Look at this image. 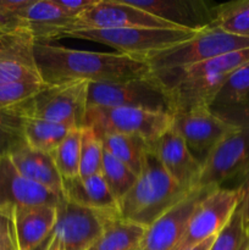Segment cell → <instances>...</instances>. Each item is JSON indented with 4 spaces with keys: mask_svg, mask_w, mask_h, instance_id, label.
<instances>
[{
    "mask_svg": "<svg viewBox=\"0 0 249 250\" xmlns=\"http://www.w3.org/2000/svg\"><path fill=\"white\" fill-rule=\"evenodd\" d=\"M146 229L136 222L111 216L105 222L99 238L88 250H138Z\"/></svg>",
    "mask_w": 249,
    "mask_h": 250,
    "instance_id": "obj_22",
    "label": "cell"
},
{
    "mask_svg": "<svg viewBox=\"0 0 249 250\" xmlns=\"http://www.w3.org/2000/svg\"><path fill=\"white\" fill-rule=\"evenodd\" d=\"M98 137L106 153L124 164L134 175H141L149 151V144L143 138L131 134L116 133L102 134Z\"/></svg>",
    "mask_w": 249,
    "mask_h": 250,
    "instance_id": "obj_23",
    "label": "cell"
},
{
    "mask_svg": "<svg viewBox=\"0 0 249 250\" xmlns=\"http://www.w3.org/2000/svg\"><path fill=\"white\" fill-rule=\"evenodd\" d=\"M44 250H59V243L58 241H56L55 237L50 236V238L48 239V242H46V246Z\"/></svg>",
    "mask_w": 249,
    "mask_h": 250,
    "instance_id": "obj_38",
    "label": "cell"
},
{
    "mask_svg": "<svg viewBox=\"0 0 249 250\" xmlns=\"http://www.w3.org/2000/svg\"><path fill=\"white\" fill-rule=\"evenodd\" d=\"M32 0H0V32L24 29V12Z\"/></svg>",
    "mask_w": 249,
    "mask_h": 250,
    "instance_id": "obj_33",
    "label": "cell"
},
{
    "mask_svg": "<svg viewBox=\"0 0 249 250\" xmlns=\"http://www.w3.org/2000/svg\"><path fill=\"white\" fill-rule=\"evenodd\" d=\"M194 190V189H193ZM192 190L178 186L148 151L143 171L133 187L119 202L121 219L136 222L145 229L182 202Z\"/></svg>",
    "mask_w": 249,
    "mask_h": 250,
    "instance_id": "obj_2",
    "label": "cell"
},
{
    "mask_svg": "<svg viewBox=\"0 0 249 250\" xmlns=\"http://www.w3.org/2000/svg\"><path fill=\"white\" fill-rule=\"evenodd\" d=\"M132 27L177 28L164 20L129 5L126 0H99L94 6L76 19L72 32Z\"/></svg>",
    "mask_w": 249,
    "mask_h": 250,
    "instance_id": "obj_12",
    "label": "cell"
},
{
    "mask_svg": "<svg viewBox=\"0 0 249 250\" xmlns=\"http://www.w3.org/2000/svg\"><path fill=\"white\" fill-rule=\"evenodd\" d=\"M198 32L181 28H111L77 31L65 38L82 39L111 46L116 53L144 60L161 50L176 45L195 36Z\"/></svg>",
    "mask_w": 249,
    "mask_h": 250,
    "instance_id": "obj_5",
    "label": "cell"
},
{
    "mask_svg": "<svg viewBox=\"0 0 249 250\" xmlns=\"http://www.w3.org/2000/svg\"><path fill=\"white\" fill-rule=\"evenodd\" d=\"M65 198L20 175L7 156L0 159V211L33 205L59 207Z\"/></svg>",
    "mask_w": 249,
    "mask_h": 250,
    "instance_id": "obj_15",
    "label": "cell"
},
{
    "mask_svg": "<svg viewBox=\"0 0 249 250\" xmlns=\"http://www.w3.org/2000/svg\"><path fill=\"white\" fill-rule=\"evenodd\" d=\"M54 4L65 15L77 19L83 12L94 6L99 0H53Z\"/></svg>",
    "mask_w": 249,
    "mask_h": 250,
    "instance_id": "obj_36",
    "label": "cell"
},
{
    "mask_svg": "<svg viewBox=\"0 0 249 250\" xmlns=\"http://www.w3.org/2000/svg\"><path fill=\"white\" fill-rule=\"evenodd\" d=\"M73 128L77 127L24 116V142L34 150L51 153Z\"/></svg>",
    "mask_w": 249,
    "mask_h": 250,
    "instance_id": "obj_24",
    "label": "cell"
},
{
    "mask_svg": "<svg viewBox=\"0 0 249 250\" xmlns=\"http://www.w3.org/2000/svg\"><path fill=\"white\" fill-rule=\"evenodd\" d=\"M246 250H249V237H248V242H247V247H246Z\"/></svg>",
    "mask_w": 249,
    "mask_h": 250,
    "instance_id": "obj_39",
    "label": "cell"
},
{
    "mask_svg": "<svg viewBox=\"0 0 249 250\" xmlns=\"http://www.w3.org/2000/svg\"><path fill=\"white\" fill-rule=\"evenodd\" d=\"M158 19L181 29L199 32L211 26L216 4L204 0H126Z\"/></svg>",
    "mask_w": 249,
    "mask_h": 250,
    "instance_id": "obj_17",
    "label": "cell"
},
{
    "mask_svg": "<svg viewBox=\"0 0 249 250\" xmlns=\"http://www.w3.org/2000/svg\"><path fill=\"white\" fill-rule=\"evenodd\" d=\"M7 158L24 178L63 197L62 178L56 170L50 153L34 150L28 146H23Z\"/></svg>",
    "mask_w": 249,
    "mask_h": 250,
    "instance_id": "obj_21",
    "label": "cell"
},
{
    "mask_svg": "<svg viewBox=\"0 0 249 250\" xmlns=\"http://www.w3.org/2000/svg\"><path fill=\"white\" fill-rule=\"evenodd\" d=\"M23 124L24 115L20 106L0 111V158L10 156L26 146Z\"/></svg>",
    "mask_w": 249,
    "mask_h": 250,
    "instance_id": "obj_27",
    "label": "cell"
},
{
    "mask_svg": "<svg viewBox=\"0 0 249 250\" xmlns=\"http://www.w3.org/2000/svg\"><path fill=\"white\" fill-rule=\"evenodd\" d=\"M129 107L172 115L170 95L153 73L112 83H89L87 109Z\"/></svg>",
    "mask_w": 249,
    "mask_h": 250,
    "instance_id": "obj_4",
    "label": "cell"
},
{
    "mask_svg": "<svg viewBox=\"0 0 249 250\" xmlns=\"http://www.w3.org/2000/svg\"><path fill=\"white\" fill-rule=\"evenodd\" d=\"M80 153L81 128H73L50 153L62 180H71L80 176Z\"/></svg>",
    "mask_w": 249,
    "mask_h": 250,
    "instance_id": "obj_28",
    "label": "cell"
},
{
    "mask_svg": "<svg viewBox=\"0 0 249 250\" xmlns=\"http://www.w3.org/2000/svg\"><path fill=\"white\" fill-rule=\"evenodd\" d=\"M149 151L155 155L178 186L187 190L197 188L203 166L192 155L173 125L158 141L149 146Z\"/></svg>",
    "mask_w": 249,
    "mask_h": 250,
    "instance_id": "obj_14",
    "label": "cell"
},
{
    "mask_svg": "<svg viewBox=\"0 0 249 250\" xmlns=\"http://www.w3.org/2000/svg\"><path fill=\"white\" fill-rule=\"evenodd\" d=\"M62 190L67 202L103 214L119 215V203L110 193L102 175L62 180Z\"/></svg>",
    "mask_w": 249,
    "mask_h": 250,
    "instance_id": "obj_20",
    "label": "cell"
},
{
    "mask_svg": "<svg viewBox=\"0 0 249 250\" xmlns=\"http://www.w3.org/2000/svg\"><path fill=\"white\" fill-rule=\"evenodd\" d=\"M36 39L26 29L0 32V84L43 82L34 58Z\"/></svg>",
    "mask_w": 249,
    "mask_h": 250,
    "instance_id": "obj_13",
    "label": "cell"
},
{
    "mask_svg": "<svg viewBox=\"0 0 249 250\" xmlns=\"http://www.w3.org/2000/svg\"><path fill=\"white\" fill-rule=\"evenodd\" d=\"M236 189L238 193V204L236 210L241 215L244 231L249 237V171L242 178Z\"/></svg>",
    "mask_w": 249,
    "mask_h": 250,
    "instance_id": "obj_35",
    "label": "cell"
},
{
    "mask_svg": "<svg viewBox=\"0 0 249 250\" xmlns=\"http://www.w3.org/2000/svg\"><path fill=\"white\" fill-rule=\"evenodd\" d=\"M56 224L50 236L55 237L59 250H88L104 229L109 217L88 208L63 200L58 208Z\"/></svg>",
    "mask_w": 249,
    "mask_h": 250,
    "instance_id": "obj_10",
    "label": "cell"
},
{
    "mask_svg": "<svg viewBox=\"0 0 249 250\" xmlns=\"http://www.w3.org/2000/svg\"><path fill=\"white\" fill-rule=\"evenodd\" d=\"M238 204L236 188H215L192 212L182 237L171 250H189L217 236L232 217Z\"/></svg>",
    "mask_w": 249,
    "mask_h": 250,
    "instance_id": "obj_9",
    "label": "cell"
},
{
    "mask_svg": "<svg viewBox=\"0 0 249 250\" xmlns=\"http://www.w3.org/2000/svg\"><path fill=\"white\" fill-rule=\"evenodd\" d=\"M76 19L63 14L53 0H32L24 12V29L36 42H49L65 38L73 31Z\"/></svg>",
    "mask_w": 249,
    "mask_h": 250,
    "instance_id": "obj_18",
    "label": "cell"
},
{
    "mask_svg": "<svg viewBox=\"0 0 249 250\" xmlns=\"http://www.w3.org/2000/svg\"><path fill=\"white\" fill-rule=\"evenodd\" d=\"M0 159H1V158H0Z\"/></svg>",
    "mask_w": 249,
    "mask_h": 250,
    "instance_id": "obj_40",
    "label": "cell"
},
{
    "mask_svg": "<svg viewBox=\"0 0 249 250\" xmlns=\"http://www.w3.org/2000/svg\"><path fill=\"white\" fill-rule=\"evenodd\" d=\"M88 85L89 83L85 81L46 85L38 94L19 106L27 117L81 128L87 111Z\"/></svg>",
    "mask_w": 249,
    "mask_h": 250,
    "instance_id": "obj_7",
    "label": "cell"
},
{
    "mask_svg": "<svg viewBox=\"0 0 249 250\" xmlns=\"http://www.w3.org/2000/svg\"><path fill=\"white\" fill-rule=\"evenodd\" d=\"M215 188H195L181 203L146 229L138 250H171L182 237L197 205Z\"/></svg>",
    "mask_w": 249,
    "mask_h": 250,
    "instance_id": "obj_16",
    "label": "cell"
},
{
    "mask_svg": "<svg viewBox=\"0 0 249 250\" xmlns=\"http://www.w3.org/2000/svg\"><path fill=\"white\" fill-rule=\"evenodd\" d=\"M56 208L53 205H33L15 210V229L20 250H37L48 242L56 224Z\"/></svg>",
    "mask_w": 249,
    "mask_h": 250,
    "instance_id": "obj_19",
    "label": "cell"
},
{
    "mask_svg": "<svg viewBox=\"0 0 249 250\" xmlns=\"http://www.w3.org/2000/svg\"><path fill=\"white\" fill-rule=\"evenodd\" d=\"M34 58L42 81L46 85L75 81L112 83L143 77L150 73L149 66L141 59L116 51L77 50L49 42H36Z\"/></svg>",
    "mask_w": 249,
    "mask_h": 250,
    "instance_id": "obj_1",
    "label": "cell"
},
{
    "mask_svg": "<svg viewBox=\"0 0 249 250\" xmlns=\"http://www.w3.org/2000/svg\"><path fill=\"white\" fill-rule=\"evenodd\" d=\"M248 236L244 231L239 212L234 211L229 221L216 236L210 250H246Z\"/></svg>",
    "mask_w": 249,
    "mask_h": 250,
    "instance_id": "obj_32",
    "label": "cell"
},
{
    "mask_svg": "<svg viewBox=\"0 0 249 250\" xmlns=\"http://www.w3.org/2000/svg\"><path fill=\"white\" fill-rule=\"evenodd\" d=\"M172 116L173 127L202 166L215 146L237 128L216 116L209 107H195Z\"/></svg>",
    "mask_w": 249,
    "mask_h": 250,
    "instance_id": "obj_11",
    "label": "cell"
},
{
    "mask_svg": "<svg viewBox=\"0 0 249 250\" xmlns=\"http://www.w3.org/2000/svg\"><path fill=\"white\" fill-rule=\"evenodd\" d=\"M211 27L232 36L249 38V0L215 5Z\"/></svg>",
    "mask_w": 249,
    "mask_h": 250,
    "instance_id": "obj_26",
    "label": "cell"
},
{
    "mask_svg": "<svg viewBox=\"0 0 249 250\" xmlns=\"http://www.w3.org/2000/svg\"><path fill=\"white\" fill-rule=\"evenodd\" d=\"M45 87L46 84L43 82H14L0 84V111L23 104Z\"/></svg>",
    "mask_w": 249,
    "mask_h": 250,
    "instance_id": "obj_31",
    "label": "cell"
},
{
    "mask_svg": "<svg viewBox=\"0 0 249 250\" xmlns=\"http://www.w3.org/2000/svg\"><path fill=\"white\" fill-rule=\"evenodd\" d=\"M103 149L100 138L87 127H81L80 177L102 175Z\"/></svg>",
    "mask_w": 249,
    "mask_h": 250,
    "instance_id": "obj_30",
    "label": "cell"
},
{
    "mask_svg": "<svg viewBox=\"0 0 249 250\" xmlns=\"http://www.w3.org/2000/svg\"><path fill=\"white\" fill-rule=\"evenodd\" d=\"M102 177L106 183L112 197L119 203L133 187L138 176L134 175L124 164L104 150L103 151Z\"/></svg>",
    "mask_w": 249,
    "mask_h": 250,
    "instance_id": "obj_29",
    "label": "cell"
},
{
    "mask_svg": "<svg viewBox=\"0 0 249 250\" xmlns=\"http://www.w3.org/2000/svg\"><path fill=\"white\" fill-rule=\"evenodd\" d=\"M173 116L129 107H90L85 111L82 127L94 131L97 136L109 133L131 134L143 138L150 146L171 128Z\"/></svg>",
    "mask_w": 249,
    "mask_h": 250,
    "instance_id": "obj_6",
    "label": "cell"
},
{
    "mask_svg": "<svg viewBox=\"0 0 249 250\" xmlns=\"http://www.w3.org/2000/svg\"><path fill=\"white\" fill-rule=\"evenodd\" d=\"M249 94V62L234 71L216 97L210 104L209 109L216 116L224 120L233 110H236L246 100Z\"/></svg>",
    "mask_w": 249,
    "mask_h": 250,
    "instance_id": "obj_25",
    "label": "cell"
},
{
    "mask_svg": "<svg viewBox=\"0 0 249 250\" xmlns=\"http://www.w3.org/2000/svg\"><path fill=\"white\" fill-rule=\"evenodd\" d=\"M0 250H20L14 212L0 211Z\"/></svg>",
    "mask_w": 249,
    "mask_h": 250,
    "instance_id": "obj_34",
    "label": "cell"
},
{
    "mask_svg": "<svg viewBox=\"0 0 249 250\" xmlns=\"http://www.w3.org/2000/svg\"><path fill=\"white\" fill-rule=\"evenodd\" d=\"M249 171V124L227 134L203 164L197 188H221L238 181Z\"/></svg>",
    "mask_w": 249,
    "mask_h": 250,
    "instance_id": "obj_8",
    "label": "cell"
},
{
    "mask_svg": "<svg viewBox=\"0 0 249 250\" xmlns=\"http://www.w3.org/2000/svg\"><path fill=\"white\" fill-rule=\"evenodd\" d=\"M249 48V38L232 36L215 27H207L195 36L144 59L150 72L185 68L225 54Z\"/></svg>",
    "mask_w": 249,
    "mask_h": 250,
    "instance_id": "obj_3",
    "label": "cell"
},
{
    "mask_svg": "<svg viewBox=\"0 0 249 250\" xmlns=\"http://www.w3.org/2000/svg\"><path fill=\"white\" fill-rule=\"evenodd\" d=\"M215 238H216V236L215 237H211V238L207 239V241L202 242V243H199L198 246L193 247V248H190L189 250H210V248H211L212 243H214Z\"/></svg>",
    "mask_w": 249,
    "mask_h": 250,
    "instance_id": "obj_37",
    "label": "cell"
}]
</instances>
